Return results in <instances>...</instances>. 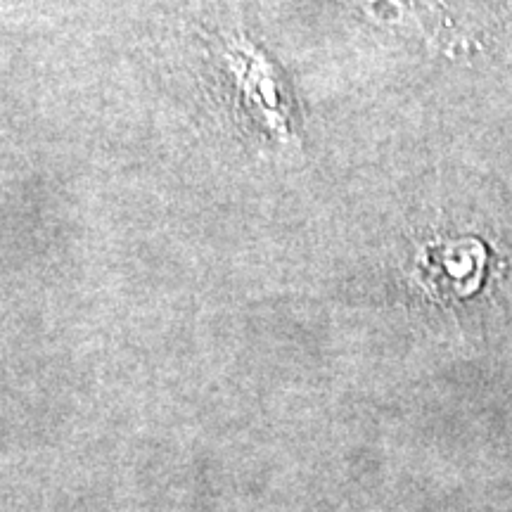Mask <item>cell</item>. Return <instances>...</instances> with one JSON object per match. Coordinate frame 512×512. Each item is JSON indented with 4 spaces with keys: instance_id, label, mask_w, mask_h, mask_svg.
Listing matches in <instances>:
<instances>
[{
    "instance_id": "obj_1",
    "label": "cell",
    "mask_w": 512,
    "mask_h": 512,
    "mask_svg": "<svg viewBox=\"0 0 512 512\" xmlns=\"http://www.w3.org/2000/svg\"><path fill=\"white\" fill-rule=\"evenodd\" d=\"M486 249L477 240H448L427 245L418 259L420 283L441 299H463L482 285Z\"/></svg>"
}]
</instances>
